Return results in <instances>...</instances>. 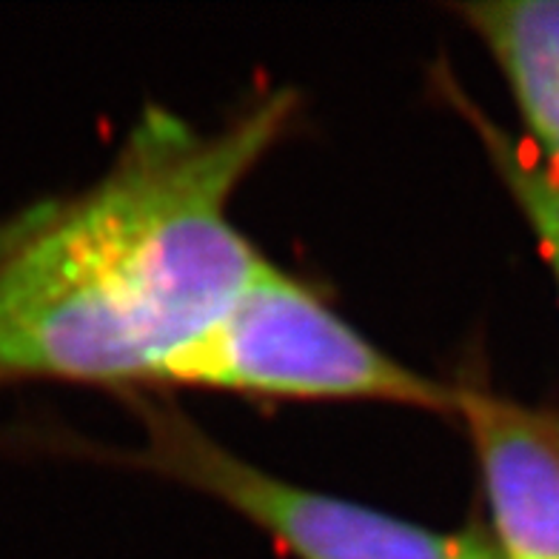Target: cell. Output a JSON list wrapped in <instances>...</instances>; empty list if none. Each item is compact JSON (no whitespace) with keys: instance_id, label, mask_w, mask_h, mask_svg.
I'll return each instance as SVG.
<instances>
[{"instance_id":"obj_1","label":"cell","mask_w":559,"mask_h":559,"mask_svg":"<svg viewBox=\"0 0 559 559\" xmlns=\"http://www.w3.org/2000/svg\"><path fill=\"white\" fill-rule=\"evenodd\" d=\"M295 106L217 129L146 109L95 183L0 217V383H157L263 263L228 203Z\"/></svg>"},{"instance_id":"obj_2","label":"cell","mask_w":559,"mask_h":559,"mask_svg":"<svg viewBox=\"0 0 559 559\" xmlns=\"http://www.w3.org/2000/svg\"><path fill=\"white\" fill-rule=\"evenodd\" d=\"M157 383L456 412L454 385L389 357L269 260L206 332L163 366Z\"/></svg>"},{"instance_id":"obj_3","label":"cell","mask_w":559,"mask_h":559,"mask_svg":"<svg viewBox=\"0 0 559 559\" xmlns=\"http://www.w3.org/2000/svg\"><path fill=\"white\" fill-rule=\"evenodd\" d=\"M138 412L146 442L126 460L226 502L297 559H454L460 551V534H437L263 472L175 405L143 403Z\"/></svg>"},{"instance_id":"obj_4","label":"cell","mask_w":559,"mask_h":559,"mask_svg":"<svg viewBox=\"0 0 559 559\" xmlns=\"http://www.w3.org/2000/svg\"><path fill=\"white\" fill-rule=\"evenodd\" d=\"M502 559H559V449L520 405L488 391L456 389Z\"/></svg>"},{"instance_id":"obj_5","label":"cell","mask_w":559,"mask_h":559,"mask_svg":"<svg viewBox=\"0 0 559 559\" xmlns=\"http://www.w3.org/2000/svg\"><path fill=\"white\" fill-rule=\"evenodd\" d=\"M460 15L506 74L534 157L559 180V0L468 3Z\"/></svg>"},{"instance_id":"obj_6","label":"cell","mask_w":559,"mask_h":559,"mask_svg":"<svg viewBox=\"0 0 559 559\" xmlns=\"http://www.w3.org/2000/svg\"><path fill=\"white\" fill-rule=\"evenodd\" d=\"M449 92L454 97L456 109L472 120L474 132L483 140L493 169L500 171L502 183L508 186V192L514 194L516 206L525 214L528 226L534 228L559 286V180L543 169V163L534 157V152L514 143L500 126L488 120L460 88L451 86Z\"/></svg>"},{"instance_id":"obj_7","label":"cell","mask_w":559,"mask_h":559,"mask_svg":"<svg viewBox=\"0 0 559 559\" xmlns=\"http://www.w3.org/2000/svg\"><path fill=\"white\" fill-rule=\"evenodd\" d=\"M454 559H502L500 551L479 534H460V551Z\"/></svg>"}]
</instances>
